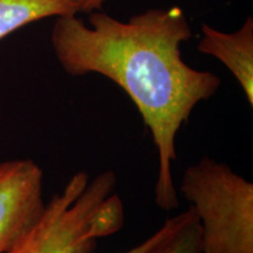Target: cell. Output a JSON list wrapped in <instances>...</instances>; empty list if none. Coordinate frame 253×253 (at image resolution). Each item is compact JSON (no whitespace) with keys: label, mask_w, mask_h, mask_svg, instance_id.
Returning a JSON list of instances; mask_svg holds the SVG:
<instances>
[{"label":"cell","mask_w":253,"mask_h":253,"mask_svg":"<svg viewBox=\"0 0 253 253\" xmlns=\"http://www.w3.org/2000/svg\"><path fill=\"white\" fill-rule=\"evenodd\" d=\"M106 0H80V12H93L102 7Z\"/></svg>","instance_id":"ba28073f"},{"label":"cell","mask_w":253,"mask_h":253,"mask_svg":"<svg viewBox=\"0 0 253 253\" xmlns=\"http://www.w3.org/2000/svg\"><path fill=\"white\" fill-rule=\"evenodd\" d=\"M179 191L197 214L202 253H253V184L204 156L185 169Z\"/></svg>","instance_id":"3957f363"},{"label":"cell","mask_w":253,"mask_h":253,"mask_svg":"<svg viewBox=\"0 0 253 253\" xmlns=\"http://www.w3.org/2000/svg\"><path fill=\"white\" fill-rule=\"evenodd\" d=\"M190 38L191 28L179 7L149 9L126 23L93 12L89 26L77 14L63 15L50 37L67 74L103 75L134 102L156 148L155 203L166 212L179 207L173 181L177 134L196 106L220 87L218 75L183 60L181 45Z\"/></svg>","instance_id":"6da1fadb"},{"label":"cell","mask_w":253,"mask_h":253,"mask_svg":"<svg viewBox=\"0 0 253 253\" xmlns=\"http://www.w3.org/2000/svg\"><path fill=\"white\" fill-rule=\"evenodd\" d=\"M45 205L43 171L34 161L0 162V253H7L26 235Z\"/></svg>","instance_id":"277c9868"},{"label":"cell","mask_w":253,"mask_h":253,"mask_svg":"<svg viewBox=\"0 0 253 253\" xmlns=\"http://www.w3.org/2000/svg\"><path fill=\"white\" fill-rule=\"evenodd\" d=\"M78 12L80 0H0V40L34 21Z\"/></svg>","instance_id":"8992f818"},{"label":"cell","mask_w":253,"mask_h":253,"mask_svg":"<svg viewBox=\"0 0 253 253\" xmlns=\"http://www.w3.org/2000/svg\"><path fill=\"white\" fill-rule=\"evenodd\" d=\"M203 37L197 49L203 54L219 60L232 73L244 91L250 106H253V19L249 17L244 25L233 33H224L202 25Z\"/></svg>","instance_id":"5b68a950"},{"label":"cell","mask_w":253,"mask_h":253,"mask_svg":"<svg viewBox=\"0 0 253 253\" xmlns=\"http://www.w3.org/2000/svg\"><path fill=\"white\" fill-rule=\"evenodd\" d=\"M149 253H202V229L194 209L179 213L173 230Z\"/></svg>","instance_id":"52a82bcc"},{"label":"cell","mask_w":253,"mask_h":253,"mask_svg":"<svg viewBox=\"0 0 253 253\" xmlns=\"http://www.w3.org/2000/svg\"><path fill=\"white\" fill-rule=\"evenodd\" d=\"M118 177L104 170L90 177L73 173L61 191L50 197L31 230L7 253H91L99 239L122 230L126 211L116 192ZM179 213L166 219L153 236L123 253H149L169 235Z\"/></svg>","instance_id":"7a4b0ae2"}]
</instances>
